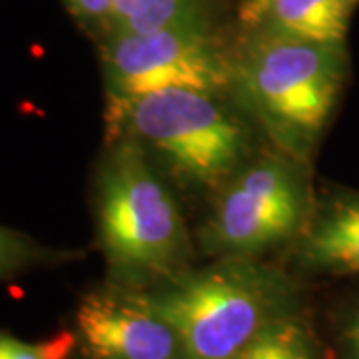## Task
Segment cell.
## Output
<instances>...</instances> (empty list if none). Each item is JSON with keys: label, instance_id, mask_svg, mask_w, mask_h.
<instances>
[{"label": "cell", "instance_id": "cell-1", "mask_svg": "<svg viewBox=\"0 0 359 359\" xmlns=\"http://www.w3.org/2000/svg\"><path fill=\"white\" fill-rule=\"evenodd\" d=\"M148 295L178 332L188 359H236L294 304L282 271L250 257L184 269Z\"/></svg>", "mask_w": 359, "mask_h": 359}, {"label": "cell", "instance_id": "cell-2", "mask_svg": "<svg viewBox=\"0 0 359 359\" xmlns=\"http://www.w3.org/2000/svg\"><path fill=\"white\" fill-rule=\"evenodd\" d=\"M98 236L114 278L130 287L176 276L192 256L178 202L146 148L128 134L116 142L100 172Z\"/></svg>", "mask_w": 359, "mask_h": 359}, {"label": "cell", "instance_id": "cell-3", "mask_svg": "<svg viewBox=\"0 0 359 359\" xmlns=\"http://www.w3.org/2000/svg\"><path fill=\"white\" fill-rule=\"evenodd\" d=\"M346 76L344 44L257 30L233 62V86L278 146L304 160L334 112Z\"/></svg>", "mask_w": 359, "mask_h": 359}, {"label": "cell", "instance_id": "cell-4", "mask_svg": "<svg viewBox=\"0 0 359 359\" xmlns=\"http://www.w3.org/2000/svg\"><path fill=\"white\" fill-rule=\"evenodd\" d=\"M108 122L160 156L176 176L208 188L226 184L248 148L244 124L218 92L154 90L108 110Z\"/></svg>", "mask_w": 359, "mask_h": 359}, {"label": "cell", "instance_id": "cell-5", "mask_svg": "<svg viewBox=\"0 0 359 359\" xmlns=\"http://www.w3.org/2000/svg\"><path fill=\"white\" fill-rule=\"evenodd\" d=\"M306 216L308 196L299 166L290 156H264L224 184L202 230V244L218 256L250 257L304 231Z\"/></svg>", "mask_w": 359, "mask_h": 359}, {"label": "cell", "instance_id": "cell-6", "mask_svg": "<svg viewBox=\"0 0 359 359\" xmlns=\"http://www.w3.org/2000/svg\"><path fill=\"white\" fill-rule=\"evenodd\" d=\"M110 110L162 88L222 92L233 84V62L200 22L142 34L112 32L102 48Z\"/></svg>", "mask_w": 359, "mask_h": 359}, {"label": "cell", "instance_id": "cell-7", "mask_svg": "<svg viewBox=\"0 0 359 359\" xmlns=\"http://www.w3.org/2000/svg\"><path fill=\"white\" fill-rule=\"evenodd\" d=\"M76 327L92 359H188L178 332L138 287L116 283L86 294Z\"/></svg>", "mask_w": 359, "mask_h": 359}, {"label": "cell", "instance_id": "cell-8", "mask_svg": "<svg viewBox=\"0 0 359 359\" xmlns=\"http://www.w3.org/2000/svg\"><path fill=\"white\" fill-rule=\"evenodd\" d=\"M299 266L321 273H359V192L335 194L302 231Z\"/></svg>", "mask_w": 359, "mask_h": 359}, {"label": "cell", "instance_id": "cell-9", "mask_svg": "<svg viewBox=\"0 0 359 359\" xmlns=\"http://www.w3.org/2000/svg\"><path fill=\"white\" fill-rule=\"evenodd\" d=\"M353 6L355 0H273L259 28L294 39L344 44Z\"/></svg>", "mask_w": 359, "mask_h": 359}, {"label": "cell", "instance_id": "cell-10", "mask_svg": "<svg viewBox=\"0 0 359 359\" xmlns=\"http://www.w3.org/2000/svg\"><path fill=\"white\" fill-rule=\"evenodd\" d=\"M108 22L116 34H142L200 20L196 0H112Z\"/></svg>", "mask_w": 359, "mask_h": 359}, {"label": "cell", "instance_id": "cell-11", "mask_svg": "<svg viewBox=\"0 0 359 359\" xmlns=\"http://www.w3.org/2000/svg\"><path fill=\"white\" fill-rule=\"evenodd\" d=\"M236 359H318V353L308 327L290 313L269 323Z\"/></svg>", "mask_w": 359, "mask_h": 359}, {"label": "cell", "instance_id": "cell-12", "mask_svg": "<svg viewBox=\"0 0 359 359\" xmlns=\"http://www.w3.org/2000/svg\"><path fill=\"white\" fill-rule=\"evenodd\" d=\"M76 337L68 332L42 344H25L13 335L0 332V359H66L70 355Z\"/></svg>", "mask_w": 359, "mask_h": 359}, {"label": "cell", "instance_id": "cell-13", "mask_svg": "<svg viewBox=\"0 0 359 359\" xmlns=\"http://www.w3.org/2000/svg\"><path fill=\"white\" fill-rule=\"evenodd\" d=\"M36 257V245H32V242L20 233L0 226V278L32 264Z\"/></svg>", "mask_w": 359, "mask_h": 359}, {"label": "cell", "instance_id": "cell-14", "mask_svg": "<svg viewBox=\"0 0 359 359\" xmlns=\"http://www.w3.org/2000/svg\"><path fill=\"white\" fill-rule=\"evenodd\" d=\"M273 0H242L240 2V25L248 30H256L262 26Z\"/></svg>", "mask_w": 359, "mask_h": 359}, {"label": "cell", "instance_id": "cell-15", "mask_svg": "<svg viewBox=\"0 0 359 359\" xmlns=\"http://www.w3.org/2000/svg\"><path fill=\"white\" fill-rule=\"evenodd\" d=\"M66 4L84 20H108L112 0H66Z\"/></svg>", "mask_w": 359, "mask_h": 359}, {"label": "cell", "instance_id": "cell-16", "mask_svg": "<svg viewBox=\"0 0 359 359\" xmlns=\"http://www.w3.org/2000/svg\"><path fill=\"white\" fill-rule=\"evenodd\" d=\"M344 341H346L347 358L359 359V308L355 309V313L349 318L344 332Z\"/></svg>", "mask_w": 359, "mask_h": 359}, {"label": "cell", "instance_id": "cell-17", "mask_svg": "<svg viewBox=\"0 0 359 359\" xmlns=\"http://www.w3.org/2000/svg\"><path fill=\"white\" fill-rule=\"evenodd\" d=\"M358 2H359V0H355V4H358Z\"/></svg>", "mask_w": 359, "mask_h": 359}]
</instances>
